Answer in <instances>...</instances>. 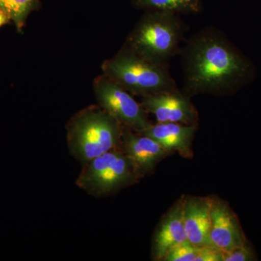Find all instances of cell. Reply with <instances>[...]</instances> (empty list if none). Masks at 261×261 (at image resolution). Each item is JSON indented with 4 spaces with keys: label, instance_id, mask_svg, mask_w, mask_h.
<instances>
[{
    "label": "cell",
    "instance_id": "cell-1",
    "mask_svg": "<svg viewBox=\"0 0 261 261\" xmlns=\"http://www.w3.org/2000/svg\"><path fill=\"white\" fill-rule=\"evenodd\" d=\"M180 53L183 92L190 97L199 94H232L253 75L251 63L214 27L194 34Z\"/></svg>",
    "mask_w": 261,
    "mask_h": 261
},
{
    "label": "cell",
    "instance_id": "cell-2",
    "mask_svg": "<svg viewBox=\"0 0 261 261\" xmlns=\"http://www.w3.org/2000/svg\"><path fill=\"white\" fill-rule=\"evenodd\" d=\"M123 126L99 106L84 108L67 125L70 154L82 165L121 147Z\"/></svg>",
    "mask_w": 261,
    "mask_h": 261
},
{
    "label": "cell",
    "instance_id": "cell-3",
    "mask_svg": "<svg viewBox=\"0 0 261 261\" xmlns=\"http://www.w3.org/2000/svg\"><path fill=\"white\" fill-rule=\"evenodd\" d=\"M185 32V24L178 14L147 11L130 32L125 46L147 61L168 65L181 53Z\"/></svg>",
    "mask_w": 261,
    "mask_h": 261
},
{
    "label": "cell",
    "instance_id": "cell-4",
    "mask_svg": "<svg viewBox=\"0 0 261 261\" xmlns=\"http://www.w3.org/2000/svg\"><path fill=\"white\" fill-rule=\"evenodd\" d=\"M102 68L103 74L133 95L142 97L178 88L168 65L147 61L125 45Z\"/></svg>",
    "mask_w": 261,
    "mask_h": 261
},
{
    "label": "cell",
    "instance_id": "cell-5",
    "mask_svg": "<svg viewBox=\"0 0 261 261\" xmlns=\"http://www.w3.org/2000/svg\"><path fill=\"white\" fill-rule=\"evenodd\" d=\"M82 166L75 183L96 197L112 195L140 180L121 147L111 149Z\"/></svg>",
    "mask_w": 261,
    "mask_h": 261
},
{
    "label": "cell",
    "instance_id": "cell-6",
    "mask_svg": "<svg viewBox=\"0 0 261 261\" xmlns=\"http://www.w3.org/2000/svg\"><path fill=\"white\" fill-rule=\"evenodd\" d=\"M98 106L111 115L123 127L142 132L152 124L147 111L133 94L103 74L94 82Z\"/></svg>",
    "mask_w": 261,
    "mask_h": 261
},
{
    "label": "cell",
    "instance_id": "cell-7",
    "mask_svg": "<svg viewBox=\"0 0 261 261\" xmlns=\"http://www.w3.org/2000/svg\"><path fill=\"white\" fill-rule=\"evenodd\" d=\"M190 98L177 88L144 96L140 103L147 113L154 115L157 123L197 125L198 112Z\"/></svg>",
    "mask_w": 261,
    "mask_h": 261
},
{
    "label": "cell",
    "instance_id": "cell-8",
    "mask_svg": "<svg viewBox=\"0 0 261 261\" xmlns=\"http://www.w3.org/2000/svg\"><path fill=\"white\" fill-rule=\"evenodd\" d=\"M121 148L130 160L138 178L154 171L162 160L173 154L148 136L123 127Z\"/></svg>",
    "mask_w": 261,
    "mask_h": 261
},
{
    "label": "cell",
    "instance_id": "cell-9",
    "mask_svg": "<svg viewBox=\"0 0 261 261\" xmlns=\"http://www.w3.org/2000/svg\"><path fill=\"white\" fill-rule=\"evenodd\" d=\"M210 243L224 253L247 241L238 216L226 201L210 197Z\"/></svg>",
    "mask_w": 261,
    "mask_h": 261
},
{
    "label": "cell",
    "instance_id": "cell-10",
    "mask_svg": "<svg viewBox=\"0 0 261 261\" xmlns=\"http://www.w3.org/2000/svg\"><path fill=\"white\" fill-rule=\"evenodd\" d=\"M185 196H182L163 216L156 228L152 244L154 260H163L173 247L189 241L183 219Z\"/></svg>",
    "mask_w": 261,
    "mask_h": 261
},
{
    "label": "cell",
    "instance_id": "cell-11",
    "mask_svg": "<svg viewBox=\"0 0 261 261\" xmlns=\"http://www.w3.org/2000/svg\"><path fill=\"white\" fill-rule=\"evenodd\" d=\"M197 130V125L179 123H152L147 129L139 133L148 136L157 141L171 152H178L185 159H192V142Z\"/></svg>",
    "mask_w": 261,
    "mask_h": 261
},
{
    "label": "cell",
    "instance_id": "cell-12",
    "mask_svg": "<svg viewBox=\"0 0 261 261\" xmlns=\"http://www.w3.org/2000/svg\"><path fill=\"white\" fill-rule=\"evenodd\" d=\"M210 197H185L183 219L189 241L200 247L210 243Z\"/></svg>",
    "mask_w": 261,
    "mask_h": 261
},
{
    "label": "cell",
    "instance_id": "cell-13",
    "mask_svg": "<svg viewBox=\"0 0 261 261\" xmlns=\"http://www.w3.org/2000/svg\"><path fill=\"white\" fill-rule=\"evenodd\" d=\"M139 9L147 11H162L175 14H197L200 13V0H133Z\"/></svg>",
    "mask_w": 261,
    "mask_h": 261
},
{
    "label": "cell",
    "instance_id": "cell-14",
    "mask_svg": "<svg viewBox=\"0 0 261 261\" xmlns=\"http://www.w3.org/2000/svg\"><path fill=\"white\" fill-rule=\"evenodd\" d=\"M40 6V0H0V10L8 15L20 32L29 15Z\"/></svg>",
    "mask_w": 261,
    "mask_h": 261
},
{
    "label": "cell",
    "instance_id": "cell-15",
    "mask_svg": "<svg viewBox=\"0 0 261 261\" xmlns=\"http://www.w3.org/2000/svg\"><path fill=\"white\" fill-rule=\"evenodd\" d=\"M197 255V247L190 241L180 244L173 247L166 254L164 261H195Z\"/></svg>",
    "mask_w": 261,
    "mask_h": 261
},
{
    "label": "cell",
    "instance_id": "cell-16",
    "mask_svg": "<svg viewBox=\"0 0 261 261\" xmlns=\"http://www.w3.org/2000/svg\"><path fill=\"white\" fill-rule=\"evenodd\" d=\"M257 260L256 254L248 240L241 246L225 252L224 261H252Z\"/></svg>",
    "mask_w": 261,
    "mask_h": 261
},
{
    "label": "cell",
    "instance_id": "cell-17",
    "mask_svg": "<svg viewBox=\"0 0 261 261\" xmlns=\"http://www.w3.org/2000/svg\"><path fill=\"white\" fill-rule=\"evenodd\" d=\"M224 253L212 245L197 247L195 261H224Z\"/></svg>",
    "mask_w": 261,
    "mask_h": 261
},
{
    "label": "cell",
    "instance_id": "cell-18",
    "mask_svg": "<svg viewBox=\"0 0 261 261\" xmlns=\"http://www.w3.org/2000/svg\"><path fill=\"white\" fill-rule=\"evenodd\" d=\"M9 21L10 20L8 15L0 10V27H3L5 24L9 23Z\"/></svg>",
    "mask_w": 261,
    "mask_h": 261
}]
</instances>
